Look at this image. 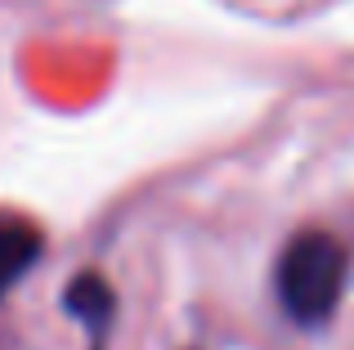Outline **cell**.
<instances>
[{
    "instance_id": "cell-2",
    "label": "cell",
    "mask_w": 354,
    "mask_h": 350,
    "mask_svg": "<svg viewBox=\"0 0 354 350\" xmlns=\"http://www.w3.org/2000/svg\"><path fill=\"white\" fill-rule=\"evenodd\" d=\"M63 310L90 333V346L104 350V337H108V328H113V310H117L113 283H108L104 274H95V270L77 274V279L68 283V292H63Z\"/></svg>"
},
{
    "instance_id": "cell-3",
    "label": "cell",
    "mask_w": 354,
    "mask_h": 350,
    "mask_svg": "<svg viewBox=\"0 0 354 350\" xmlns=\"http://www.w3.org/2000/svg\"><path fill=\"white\" fill-rule=\"evenodd\" d=\"M45 252V234L36 220L18 216V211H0V301L5 292L41 261Z\"/></svg>"
},
{
    "instance_id": "cell-1",
    "label": "cell",
    "mask_w": 354,
    "mask_h": 350,
    "mask_svg": "<svg viewBox=\"0 0 354 350\" xmlns=\"http://www.w3.org/2000/svg\"><path fill=\"white\" fill-rule=\"evenodd\" d=\"M346 274H350V252L341 247V238H332L328 229H301L283 247L274 270L283 315L301 328L328 324L341 292H346Z\"/></svg>"
}]
</instances>
